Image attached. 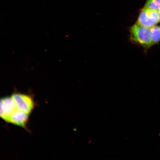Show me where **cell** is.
<instances>
[{
	"label": "cell",
	"mask_w": 160,
	"mask_h": 160,
	"mask_svg": "<svg viewBox=\"0 0 160 160\" xmlns=\"http://www.w3.org/2000/svg\"><path fill=\"white\" fill-rule=\"evenodd\" d=\"M30 116L19 109L11 95L0 98V118L6 122L25 128Z\"/></svg>",
	"instance_id": "6da1fadb"
},
{
	"label": "cell",
	"mask_w": 160,
	"mask_h": 160,
	"mask_svg": "<svg viewBox=\"0 0 160 160\" xmlns=\"http://www.w3.org/2000/svg\"><path fill=\"white\" fill-rule=\"evenodd\" d=\"M129 32L130 40L133 43L145 48H150L153 45L149 28L136 23L130 27Z\"/></svg>",
	"instance_id": "7a4b0ae2"
},
{
	"label": "cell",
	"mask_w": 160,
	"mask_h": 160,
	"mask_svg": "<svg viewBox=\"0 0 160 160\" xmlns=\"http://www.w3.org/2000/svg\"><path fill=\"white\" fill-rule=\"evenodd\" d=\"M20 109L31 115L36 107L33 95L15 92L11 95Z\"/></svg>",
	"instance_id": "3957f363"
},
{
	"label": "cell",
	"mask_w": 160,
	"mask_h": 160,
	"mask_svg": "<svg viewBox=\"0 0 160 160\" xmlns=\"http://www.w3.org/2000/svg\"><path fill=\"white\" fill-rule=\"evenodd\" d=\"M159 22L158 11L143 8L140 12L136 23L143 27L150 28L157 25Z\"/></svg>",
	"instance_id": "277c9868"
},
{
	"label": "cell",
	"mask_w": 160,
	"mask_h": 160,
	"mask_svg": "<svg viewBox=\"0 0 160 160\" xmlns=\"http://www.w3.org/2000/svg\"><path fill=\"white\" fill-rule=\"evenodd\" d=\"M150 29L153 45L160 41V26L155 25L150 28Z\"/></svg>",
	"instance_id": "5b68a950"
},
{
	"label": "cell",
	"mask_w": 160,
	"mask_h": 160,
	"mask_svg": "<svg viewBox=\"0 0 160 160\" xmlns=\"http://www.w3.org/2000/svg\"><path fill=\"white\" fill-rule=\"evenodd\" d=\"M143 8L158 11L160 9V0H148Z\"/></svg>",
	"instance_id": "8992f818"
},
{
	"label": "cell",
	"mask_w": 160,
	"mask_h": 160,
	"mask_svg": "<svg viewBox=\"0 0 160 160\" xmlns=\"http://www.w3.org/2000/svg\"><path fill=\"white\" fill-rule=\"evenodd\" d=\"M158 12L159 18V21H160V9L159 10V11H158Z\"/></svg>",
	"instance_id": "52a82bcc"
}]
</instances>
